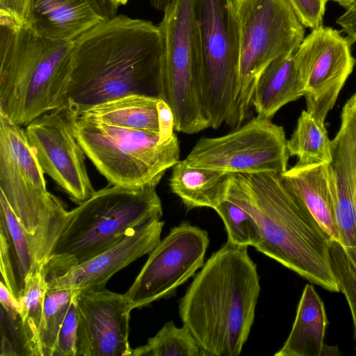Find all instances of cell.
<instances>
[{
    "label": "cell",
    "instance_id": "obj_1",
    "mask_svg": "<svg viewBox=\"0 0 356 356\" xmlns=\"http://www.w3.org/2000/svg\"><path fill=\"white\" fill-rule=\"evenodd\" d=\"M72 44L63 104L79 113L131 94L160 98L163 43L158 25L117 15L102 20Z\"/></svg>",
    "mask_w": 356,
    "mask_h": 356
},
{
    "label": "cell",
    "instance_id": "obj_2",
    "mask_svg": "<svg viewBox=\"0 0 356 356\" xmlns=\"http://www.w3.org/2000/svg\"><path fill=\"white\" fill-rule=\"evenodd\" d=\"M226 199L256 220L261 235L257 251L312 284L340 291L331 262L332 241L280 174H231Z\"/></svg>",
    "mask_w": 356,
    "mask_h": 356
},
{
    "label": "cell",
    "instance_id": "obj_3",
    "mask_svg": "<svg viewBox=\"0 0 356 356\" xmlns=\"http://www.w3.org/2000/svg\"><path fill=\"white\" fill-rule=\"evenodd\" d=\"M260 289L248 247L227 241L204 264L180 300L179 312L205 356L241 354Z\"/></svg>",
    "mask_w": 356,
    "mask_h": 356
},
{
    "label": "cell",
    "instance_id": "obj_4",
    "mask_svg": "<svg viewBox=\"0 0 356 356\" xmlns=\"http://www.w3.org/2000/svg\"><path fill=\"white\" fill-rule=\"evenodd\" d=\"M72 46L0 17V113L26 127L63 105Z\"/></svg>",
    "mask_w": 356,
    "mask_h": 356
},
{
    "label": "cell",
    "instance_id": "obj_5",
    "mask_svg": "<svg viewBox=\"0 0 356 356\" xmlns=\"http://www.w3.org/2000/svg\"><path fill=\"white\" fill-rule=\"evenodd\" d=\"M162 216L156 188L109 184L95 191L67 211L42 273L81 264L111 247L131 229Z\"/></svg>",
    "mask_w": 356,
    "mask_h": 356
},
{
    "label": "cell",
    "instance_id": "obj_6",
    "mask_svg": "<svg viewBox=\"0 0 356 356\" xmlns=\"http://www.w3.org/2000/svg\"><path fill=\"white\" fill-rule=\"evenodd\" d=\"M22 127L0 113V193L24 231L37 266L42 269L68 211L47 191L44 173Z\"/></svg>",
    "mask_w": 356,
    "mask_h": 356
},
{
    "label": "cell",
    "instance_id": "obj_7",
    "mask_svg": "<svg viewBox=\"0 0 356 356\" xmlns=\"http://www.w3.org/2000/svg\"><path fill=\"white\" fill-rule=\"evenodd\" d=\"M75 133L86 156L111 185L156 188L180 161L175 134L161 143L159 134L106 124L78 114Z\"/></svg>",
    "mask_w": 356,
    "mask_h": 356
},
{
    "label": "cell",
    "instance_id": "obj_8",
    "mask_svg": "<svg viewBox=\"0 0 356 356\" xmlns=\"http://www.w3.org/2000/svg\"><path fill=\"white\" fill-rule=\"evenodd\" d=\"M158 25L163 43L160 98L170 107L175 130L210 127L202 103V57L195 0H170Z\"/></svg>",
    "mask_w": 356,
    "mask_h": 356
},
{
    "label": "cell",
    "instance_id": "obj_9",
    "mask_svg": "<svg viewBox=\"0 0 356 356\" xmlns=\"http://www.w3.org/2000/svg\"><path fill=\"white\" fill-rule=\"evenodd\" d=\"M238 31V86L229 126L247 118L257 81L275 59L294 52L305 26L289 0H233Z\"/></svg>",
    "mask_w": 356,
    "mask_h": 356
},
{
    "label": "cell",
    "instance_id": "obj_10",
    "mask_svg": "<svg viewBox=\"0 0 356 356\" xmlns=\"http://www.w3.org/2000/svg\"><path fill=\"white\" fill-rule=\"evenodd\" d=\"M202 57V103L210 127L229 124L238 86V31L233 0H195Z\"/></svg>",
    "mask_w": 356,
    "mask_h": 356
},
{
    "label": "cell",
    "instance_id": "obj_11",
    "mask_svg": "<svg viewBox=\"0 0 356 356\" xmlns=\"http://www.w3.org/2000/svg\"><path fill=\"white\" fill-rule=\"evenodd\" d=\"M289 156L284 128L257 115L226 135L201 138L184 161L228 174L282 175Z\"/></svg>",
    "mask_w": 356,
    "mask_h": 356
},
{
    "label": "cell",
    "instance_id": "obj_12",
    "mask_svg": "<svg viewBox=\"0 0 356 356\" xmlns=\"http://www.w3.org/2000/svg\"><path fill=\"white\" fill-rule=\"evenodd\" d=\"M77 111L65 104L44 113L25 127V134L43 172L76 204L95 190L86 166V153L75 133Z\"/></svg>",
    "mask_w": 356,
    "mask_h": 356
},
{
    "label": "cell",
    "instance_id": "obj_13",
    "mask_svg": "<svg viewBox=\"0 0 356 356\" xmlns=\"http://www.w3.org/2000/svg\"><path fill=\"white\" fill-rule=\"evenodd\" d=\"M208 232L185 221L170 229L149 253L147 261L124 293L132 309L168 297L204 264Z\"/></svg>",
    "mask_w": 356,
    "mask_h": 356
},
{
    "label": "cell",
    "instance_id": "obj_14",
    "mask_svg": "<svg viewBox=\"0 0 356 356\" xmlns=\"http://www.w3.org/2000/svg\"><path fill=\"white\" fill-rule=\"evenodd\" d=\"M351 44L323 25L312 29L296 51L305 77L306 111L323 123L355 66Z\"/></svg>",
    "mask_w": 356,
    "mask_h": 356
},
{
    "label": "cell",
    "instance_id": "obj_15",
    "mask_svg": "<svg viewBox=\"0 0 356 356\" xmlns=\"http://www.w3.org/2000/svg\"><path fill=\"white\" fill-rule=\"evenodd\" d=\"M76 356H131L129 319L132 310L124 294L106 288L79 291Z\"/></svg>",
    "mask_w": 356,
    "mask_h": 356
},
{
    "label": "cell",
    "instance_id": "obj_16",
    "mask_svg": "<svg viewBox=\"0 0 356 356\" xmlns=\"http://www.w3.org/2000/svg\"><path fill=\"white\" fill-rule=\"evenodd\" d=\"M328 164L339 243L356 268V92L345 103Z\"/></svg>",
    "mask_w": 356,
    "mask_h": 356
},
{
    "label": "cell",
    "instance_id": "obj_17",
    "mask_svg": "<svg viewBox=\"0 0 356 356\" xmlns=\"http://www.w3.org/2000/svg\"><path fill=\"white\" fill-rule=\"evenodd\" d=\"M164 225L159 218L152 219L131 229L111 247L88 261L58 272L43 274L47 291L105 288L115 273L156 246Z\"/></svg>",
    "mask_w": 356,
    "mask_h": 356
},
{
    "label": "cell",
    "instance_id": "obj_18",
    "mask_svg": "<svg viewBox=\"0 0 356 356\" xmlns=\"http://www.w3.org/2000/svg\"><path fill=\"white\" fill-rule=\"evenodd\" d=\"M104 19L85 0H29L24 25L55 41H73Z\"/></svg>",
    "mask_w": 356,
    "mask_h": 356
},
{
    "label": "cell",
    "instance_id": "obj_19",
    "mask_svg": "<svg viewBox=\"0 0 356 356\" xmlns=\"http://www.w3.org/2000/svg\"><path fill=\"white\" fill-rule=\"evenodd\" d=\"M281 178L309 210L330 240L339 243L328 164L294 165L282 174Z\"/></svg>",
    "mask_w": 356,
    "mask_h": 356
},
{
    "label": "cell",
    "instance_id": "obj_20",
    "mask_svg": "<svg viewBox=\"0 0 356 356\" xmlns=\"http://www.w3.org/2000/svg\"><path fill=\"white\" fill-rule=\"evenodd\" d=\"M296 51L275 59L261 74L252 99L258 115L271 120L282 106L304 96L305 77Z\"/></svg>",
    "mask_w": 356,
    "mask_h": 356
},
{
    "label": "cell",
    "instance_id": "obj_21",
    "mask_svg": "<svg viewBox=\"0 0 356 356\" xmlns=\"http://www.w3.org/2000/svg\"><path fill=\"white\" fill-rule=\"evenodd\" d=\"M328 320L323 300L307 284L298 304L292 329L275 356H321Z\"/></svg>",
    "mask_w": 356,
    "mask_h": 356
},
{
    "label": "cell",
    "instance_id": "obj_22",
    "mask_svg": "<svg viewBox=\"0 0 356 356\" xmlns=\"http://www.w3.org/2000/svg\"><path fill=\"white\" fill-rule=\"evenodd\" d=\"M230 175L191 166L183 160L172 167L169 185L188 210L200 207L215 209L226 200Z\"/></svg>",
    "mask_w": 356,
    "mask_h": 356
},
{
    "label": "cell",
    "instance_id": "obj_23",
    "mask_svg": "<svg viewBox=\"0 0 356 356\" xmlns=\"http://www.w3.org/2000/svg\"><path fill=\"white\" fill-rule=\"evenodd\" d=\"M159 99L131 94L94 105L77 114L106 124L159 134Z\"/></svg>",
    "mask_w": 356,
    "mask_h": 356
},
{
    "label": "cell",
    "instance_id": "obj_24",
    "mask_svg": "<svg viewBox=\"0 0 356 356\" xmlns=\"http://www.w3.org/2000/svg\"><path fill=\"white\" fill-rule=\"evenodd\" d=\"M0 250L3 252L10 259L22 294L26 276L32 271L40 268L36 265L24 231L1 193H0Z\"/></svg>",
    "mask_w": 356,
    "mask_h": 356
},
{
    "label": "cell",
    "instance_id": "obj_25",
    "mask_svg": "<svg viewBox=\"0 0 356 356\" xmlns=\"http://www.w3.org/2000/svg\"><path fill=\"white\" fill-rule=\"evenodd\" d=\"M330 140L324 123L316 120L307 111H302L287 148L289 156H296V165L306 166L331 162Z\"/></svg>",
    "mask_w": 356,
    "mask_h": 356
},
{
    "label": "cell",
    "instance_id": "obj_26",
    "mask_svg": "<svg viewBox=\"0 0 356 356\" xmlns=\"http://www.w3.org/2000/svg\"><path fill=\"white\" fill-rule=\"evenodd\" d=\"M47 291L42 270L37 269L26 276L23 293L18 299L26 355L42 356L39 330Z\"/></svg>",
    "mask_w": 356,
    "mask_h": 356
},
{
    "label": "cell",
    "instance_id": "obj_27",
    "mask_svg": "<svg viewBox=\"0 0 356 356\" xmlns=\"http://www.w3.org/2000/svg\"><path fill=\"white\" fill-rule=\"evenodd\" d=\"M131 356H205L190 330L172 321L164 325L146 344L132 350Z\"/></svg>",
    "mask_w": 356,
    "mask_h": 356
},
{
    "label": "cell",
    "instance_id": "obj_28",
    "mask_svg": "<svg viewBox=\"0 0 356 356\" xmlns=\"http://www.w3.org/2000/svg\"><path fill=\"white\" fill-rule=\"evenodd\" d=\"M78 291L73 289L47 291L39 330L42 356L54 355L60 327Z\"/></svg>",
    "mask_w": 356,
    "mask_h": 356
},
{
    "label": "cell",
    "instance_id": "obj_29",
    "mask_svg": "<svg viewBox=\"0 0 356 356\" xmlns=\"http://www.w3.org/2000/svg\"><path fill=\"white\" fill-rule=\"evenodd\" d=\"M214 210L222 220L227 234V242L254 248L260 243L261 235L259 227L246 210L228 199Z\"/></svg>",
    "mask_w": 356,
    "mask_h": 356
},
{
    "label": "cell",
    "instance_id": "obj_30",
    "mask_svg": "<svg viewBox=\"0 0 356 356\" xmlns=\"http://www.w3.org/2000/svg\"><path fill=\"white\" fill-rule=\"evenodd\" d=\"M330 257L340 291L343 293L352 315L356 351V269L338 242H332Z\"/></svg>",
    "mask_w": 356,
    "mask_h": 356
},
{
    "label": "cell",
    "instance_id": "obj_31",
    "mask_svg": "<svg viewBox=\"0 0 356 356\" xmlns=\"http://www.w3.org/2000/svg\"><path fill=\"white\" fill-rule=\"evenodd\" d=\"M74 298L60 327L53 356H76L78 322Z\"/></svg>",
    "mask_w": 356,
    "mask_h": 356
},
{
    "label": "cell",
    "instance_id": "obj_32",
    "mask_svg": "<svg viewBox=\"0 0 356 356\" xmlns=\"http://www.w3.org/2000/svg\"><path fill=\"white\" fill-rule=\"evenodd\" d=\"M305 27L312 29L323 26L325 6L329 0H289Z\"/></svg>",
    "mask_w": 356,
    "mask_h": 356
},
{
    "label": "cell",
    "instance_id": "obj_33",
    "mask_svg": "<svg viewBox=\"0 0 356 356\" xmlns=\"http://www.w3.org/2000/svg\"><path fill=\"white\" fill-rule=\"evenodd\" d=\"M159 138L163 143L175 134V121L172 111L169 105L162 99L159 101Z\"/></svg>",
    "mask_w": 356,
    "mask_h": 356
},
{
    "label": "cell",
    "instance_id": "obj_34",
    "mask_svg": "<svg viewBox=\"0 0 356 356\" xmlns=\"http://www.w3.org/2000/svg\"><path fill=\"white\" fill-rule=\"evenodd\" d=\"M29 0H0V17L24 25Z\"/></svg>",
    "mask_w": 356,
    "mask_h": 356
},
{
    "label": "cell",
    "instance_id": "obj_35",
    "mask_svg": "<svg viewBox=\"0 0 356 356\" xmlns=\"http://www.w3.org/2000/svg\"><path fill=\"white\" fill-rule=\"evenodd\" d=\"M336 22L346 33L351 42H356V0L346 8V11L337 18Z\"/></svg>",
    "mask_w": 356,
    "mask_h": 356
},
{
    "label": "cell",
    "instance_id": "obj_36",
    "mask_svg": "<svg viewBox=\"0 0 356 356\" xmlns=\"http://www.w3.org/2000/svg\"><path fill=\"white\" fill-rule=\"evenodd\" d=\"M104 19L117 15L118 6L109 0H85Z\"/></svg>",
    "mask_w": 356,
    "mask_h": 356
},
{
    "label": "cell",
    "instance_id": "obj_37",
    "mask_svg": "<svg viewBox=\"0 0 356 356\" xmlns=\"http://www.w3.org/2000/svg\"><path fill=\"white\" fill-rule=\"evenodd\" d=\"M341 355L338 346H328L325 344L321 356H338Z\"/></svg>",
    "mask_w": 356,
    "mask_h": 356
},
{
    "label": "cell",
    "instance_id": "obj_38",
    "mask_svg": "<svg viewBox=\"0 0 356 356\" xmlns=\"http://www.w3.org/2000/svg\"><path fill=\"white\" fill-rule=\"evenodd\" d=\"M151 6L159 11H163L170 0H149Z\"/></svg>",
    "mask_w": 356,
    "mask_h": 356
},
{
    "label": "cell",
    "instance_id": "obj_39",
    "mask_svg": "<svg viewBox=\"0 0 356 356\" xmlns=\"http://www.w3.org/2000/svg\"><path fill=\"white\" fill-rule=\"evenodd\" d=\"M329 1H332L337 2L340 6L346 8L351 3H353L355 0H329Z\"/></svg>",
    "mask_w": 356,
    "mask_h": 356
},
{
    "label": "cell",
    "instance_id": "obj_40",
    "mask_svg": "<svg viewBox=\"0 0 356 356\" xmlns=\"http://www.w3.org/2000/svg\"><path fill=\"white\" fill-rule=\"evenodd\" d=\"M109 1L114 3L115 4H116L118 6L120 5H125L128 1V0H109Z\"/></svg>",
    "mask_w": 356,
    "mask_h": 356
}]
</instances>
